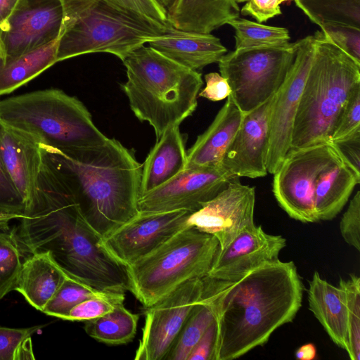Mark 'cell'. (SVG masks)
Masks as SVG:
<instances>
[{
  "mask_svg": "<svg viewBox=\"0 0 360 360\" xmlns=\"http://www.w3.org/2000/svg\"><path fill=\"white\" fill-rule=\"evenodd\" d=\"M163 7L166 8L170 0H157Z\"/></svg>",
  "mask_w": 360,
  "mask_h": 360,
  "instance_id": "50",
  "label": "cell"
},
{
  "mask_svg": "<svg viewBox=\"0 0 360 360\" xmlns=\"http://www.w3.org/2000/svg\"><path fill=\"white\" fill-rule=\"evenodd\" d=\"M239 178L220 167L184 169L172 179L140 196L139 212L178 210L195 212Z\"/></svg>",
  "mask_w": 360,
  "mask_h": 360,
  "instance_id": "15",
  "label": "cell"
},
{
  "mask_svg": "<svg viewBox=\"0 0 360 360\" xmlns=\"http://www.w3.org/2000/svg\"><path fill=\"white\" fill-rule=\"evenodd\" d=\"M0 157L27 208L37 192L41 163L39 143L30 134L0 120Z\"/></svg>",
  "mask_w": 360,
  "mask_h": 360,
  "instance_id": "19",
  "label": "cell"
},
{
  "mask_svg": "<svg viewBox=\"0 0 360 360\" xmlns=\"http://www.w3.org/2000/svg\"><path fill=\"white\" fill-rule=\"evenodd\" d=\"M360 130V86H357L345 103L330 142L340 141Z\"/></svg>",
  "mask_w": 360,
  "mask_h": 360,
  "instance_id": "39",
  "label": "cell"
},
{
  "mask_svg": "<svg viewBox=\"0 0 360 360\" xmlns=\"http://www.w3.org/2000/svg\"><path fill=\"white\" fill-rule=\"evenodd\" d=\"M340 233L345 241L360 251V192L350 200L340 222Z\"/></svg>",
  "mask_w": 360,
  "mask_h": 360,
  "instance_id": "40",
  "label": "cell"
},
{
  "mask_svg": "<svg viewBox=\"0 0 360 360\" xmlns=\"http://www.w3.org/2000/svg\"><path fill=\"white\" fill-rule=\"evenodd\" d=\"M248 0H235V1L237 3V4H239V3H242V2H246L248 1Z\"/></svg>",
  "mask_w": 360,
  "mask_h": 360,
  "instance_id": "52",
  "label": "cell"
},
{
  "mask_svg": "<svg viewBox=\"0 0 360 360\" xmlns=\"http://www.w3.org/2000/svg\"><path fill=\"white\" fill-rule=\"evenodd\" d=\"M203 290L204 277L193 278L145 307V324L135 359L165 360Z\"/></svg>",
  "mask_w": 360,
  "mask_h": 360,
  "instance_id": "11",
  "label": "cell"
},
{
  "mask_svg": "<svg viewBox=\"0 0 360 360\" xmlns=\"http://www.w3.org/2000/svg\"><path fill=\"white\" fill-rule=\"evenodd\" d=\"M303 284L292 261L266 262L235 281L204 277L203 297L214 311V360L237 359L267 342L300 309Z\"/></svg>",
  "mask_w": 360,
  "mask_h": 360,
  "instance_id": "2",
  "label": "cell"
},
{
  "mask_svg": "<svg viewBox=\"0 0 360 360\" xmlns=\"http://www.w3.org/2000/svg\"><path fill=\"white\" fill-rule=\"evenodd\" d=\"M6 63V56L4 54V50L0 44V72L4 67Z\"/></svg>",
  "mask_w": 360,
  "mask_h": 360,
  "instance_id": "49",
  "label": "cell"
},
{
  "mask_svg": "<svg viewBox=\"0 0 360 360\" xmlns=\"http://www.w3.org/2000/svg\"><path fill=\"white\" fill-rule=\"evenodd\" d=\"M63 18L62 0H19L0 29L6 61L57 40Z\"/></svg>",
  "mask_w": 360,
  "mask_h": 360,
  "instance_id": "14",
  "label": "cell"
},
{
  "mask_svg": "<svg viewBox=\"0 0 360 360\" xmlns=\"http://www.w3.org/2000/svg\"><path fill=\"white\" fill-rule=\"evenodd\" d=\"M26 204L8 176L0 157V231H8L9 222L23 217Z\"/></svg>",
  "mask_w": 360,
  "mask_h": 360,
  "instance_id": "35",
  "label": "cell"
},
{
  "mask_svg": "<svg viewBox=\"0 0 360 360\" xmlns=\"http://www.w3.org/2000/svg\"><path fill=\"white\" fill-rule=\"evenodd\" d=\"M286 240L280 235L266 233L261 226L246 229L226 248L219 249L206 276L235 281L253 269L278 259Z\"/></svg>",
  "mask_w": 360,
  "mask_h": 360,
  "instance_id": "18",
  "label": "cell"
},
{
  "mask_svg": "<svg viewBox=\"0 0 360 360\" xmlns=\"http://www.w3.org/2000/svg\"><path fill=\"white\" fill-rule=\"evenodd\" d=\"M235 30V49L274 46L289 42V31L285 27H274L236 18L227 23Z\"/></svg>",
  "mask_w": 360,
  "mask_h": 360,
  "instance_id": "31",
  "label": "cell"
},
{
  "mask_svg": "<svg viewBox=\"0 0 360 360\" xmlns=\"http://www.w3.org/2000/svg\"><path fill=\"white\" fill-rule=\"evenodd\" d=\"M68 276L49 252H34L22 262L15 290L42 311Z\"/></svg>",
  "mask_w": 360,
  "mask_h": 360,
  "instance_id": "26",
  "label": "cell"
},
{
  "mask_svg": "<svg viewBox=\"0 0 360 360\" xmlns=\"http://www.w3.org/2000/svg\"><path fill=\"white\" fill-rule=\"evenodd\" d=\"M319 27L338 22L360 28V0H293Z\"/></svg>",
  "mask_w": 360,
  "mask_h": 360,
  "instance_id": "29",
  "label": "cell"
},
{
  "mask_svg": "<svg viewBox=\"0 0 360 360\" xmlns=\"http://www.w3.org/2000/svg\"><path fill=\"white\" fill-rule=\"evenodd\" d=\"M205 87L198 94L200 97L212 101L226 98L231 94V88L227 80L217 72L205 75Z\"/></svg>",
  "mask_w": 360,
  "mask_h": 360,
  "instance_id": "43",
  "label": "cell"
},
{
  "mask_svg": "<svg viewBox=\"0 0 360 360\" xmlns=\"http://www.w3.org/2000/svg\"><path fill=\"white\" fill-rule=\"evenodd\" d=\"M58 39L6 61L0 72V96L13 92L57 63Z\"/></svg>",
  "mask_w": 360,
  "mask_h": 360,
  "instance_id": "27",
  "label": "cell"
},
{
  "mask_svg": "<svg viewBox=\"0 0 360 360\" xmlns=\"http://www.w3.org/2000/svg\"><path fill=\"white\" fill-rule=\"evenodd\" d=\"M193 212L178 210L167 212H139L102 238L110 255L126 266L148 254L178 231L189 227Z\"/></svg>",
  "mask_w": 360,
  "mask_h": 360,
  "instance_id": "13",
  "label": "cell"
},
{
  "mask_svg": "<svg viewBox=\"0 0 360 360\" xmlns=\"http://www.w3.org/2000/svg\"><path fill=\"white\" fill-rule=\"evenodd\" d=\"M296 55V43L235 49L218 61L233 101L246 115L271 98L283 84Z\"/></svg>",
  "mask_w": 360,
  "mask_h": 360,
  "instance_id": "9",
  "label": "cell"
},
{
  "mask_svg": "<svg viewBox=\"0 0 360 360\" xmlns=\"http://www.w3.org/2000/svg\"><path fill=\"white\" fill-rule=\"evenodd\" d=\"M30 337L25 339L18 347L14 360L34 359Z\"/></svg>",
  "mask_w": 360,
  "mask_h": 360,
  "instance_id": "46",
  "label": "cell"
},
{
  "mask_svg": "<svg viewBox=\"0 0 360 360\" xmlns=\"http://www.w3.org/2000/svg\"><path fill=\"white\" fill-rule=\"evenodd\" d=\"M276 1V3L280 5L281 4H282L283 2L284 1H289V0H275Z\"/></svg>",
  "mask_w": 360,
  "mask_h": 360,
  "instance_id": "51",
  "label": "cell"
},
{
  "mask_svg": "<svg viewBox=\"0 0 360 360\" xmlns=\"http://www.w3.org/2000/svg\"><path fill=\"white\" fill-rule=\"evenodd\" d=\"M15 233L22 249L49 252L70 276L104 292L129 290L126 267L102 245L71 191L42 160L35 198Z\"/></svg>",
  "mask_w": 360,
  "mask_h": 360,
  "instance_id": "1",
  "label": "cell"
},
{
  "mask_svg": "<svg viewBox=\"0 0 360 360\" xmlns=\"http://www.w3.org/2000/svg\"><path fill=\"white\" fill-rule=\"evenodd\" d=\"M127 81L122 88L129 106L141 122L153 128L156 140L195 110L202 75L165 56L150 46L136 49L122 60Z\"/></svg>",
  "mask_w": 360,
  "mask_h": 360,
  "instance_id": "4",
  "label": "cell"
},
{
  "mask_svg": "<svg viewBox=\"0 0 360 360\" xmlns=\"http://www.w3.org/2000/svg\"><path fill=\"white\" fill-rule=\"evenodd\" d=\"M316 356V347L311 344L308 343L300 347L295 352V357L300 360H312Z\"/></svg>",
  "mask_w": 360,
  "mask_h": 360,
  "instance_id": "48",
  "label": "cell"
},
{
  "mask_svg": "<svg viewBox=\"0 0 360 360\" xmlns=\"http://www.w3.org/2000/svg\"><path fill=\"white\" fill-rule=\"evenodd\" d=\"M243 116L229 95L211 124L187 152L184 169L219 167Z\"/></svg>",
  "mask_w": 360,
  "mask_h": 360,
  "instance_id": "21",
  "label": "cell"
},
{
  "mask_svg": "<svg viewBox=\"0 0 360 360\" xmlns=\"http://www.w3.org/2000/svg\"><path fill=\"white\" fill-rule=\"evenodd\" d=\"M39 147L43 160L101 238L139 212L142 165L119 141L108 138L101 145L68 149Z\"/></svg>",
  "mask_w": 360,
  "mask_h": 360,
  "instance_id": "3",
  "label": "cell"
},
{
  "mask_svg": "<svg viewBox=\"0 0 360 360\" xmlns=\"http://www.w3.org/2000/svg\"><path fill=\"white\" fill-rule=\"evenodd\" d=\"M240 11L242 15L252 16L260 23L282 13L275 0H248Z\"/></svg>",
  "mask_w": 360,
  "mask_h": 360,
  "instance_id": "42",
  "label": "cell"
},
{
  "mask_svg": "<svg viewBox=\"0 0 360 360\" xmlns=\"http://www.w3.org/2000/svg\"><path fill=\"white\" fill-rule=\"evenodd\" d=\"M139 319L138 314L120 303L104 315L84 321V330L90 337L101 342L124 345L134 339Z\"/></svg>",
  "mask_w": 360,
  "mask_h": 360,
  "instance_id": "28",
  "label": "cell"
},
{
  "mask_svg": "<svg viewBox=\"0 0 360 360\" xmlns=\"http://www.w3.org/2000/svg\"><path fill=\"white\" fill-rule=\"evenodd\" d=\"M359 182L360 171L342 155L326 167L318 176L314 189V205L319 221L335 218Z\"/></svg>",
  "mask_w": 360,
  "mask_h": 360,
  "instance_id": "23",
  "label": "cell"
},
{
  "mask_svg": "<svg viewBox=\"0 0 360 360\" xmlns=\"http://www.w3.org/2000/svg\"><path fill=\"white\" fill-rule=\"evenodd\" d=\"M87 283L68 276L42 312L66 320L71 309L82 302L103 293Z\"/></svg>",
  "mask_w": 360,
  "mask_h": 360,
  "instance_id": "32",
  "label": "cell"
},
{
  "mask_svg": "<svg viewBox=\"0 0 360 360\" xmlns=\"http://www.w3.org/2000/svg\"><path fill=\"white\" fill-rule=\"evenodd\" d=\"M186 156L179 127L168 128L156 140L142 165L140 196L163 185L184 170Z\"/></svg>",
  "mask_w": 360,
  "mask_h": 360,
  "instance_id": "25",
  "label": "cell"
},
{
  "mask_svg": "<svg viewBox=\"0 0 360 360\" xmlns=\"http://www.w3.org/2000/svg\"><path fill=\"white\" fill-rule=\"evenodd\" d=\"M342 153L332 142L289 150L274 174L272 191L279 206L303 223L319 221L314 189L319 174Z\"/></svg>",
  "mask_w": 360,
  "mask_h": 360,
  "instance_id": "10",
  "label": "cell"
},
{
  "mask_svg": "<svg viewBox=\"0 0 360 360\" xmlns=\"http://www.w3.org/2000/svg\"><path fill=\"white\" fill-rule=\"evenodd\" d=\"M320 27L326 39L360 63V28L338 22H326Z\"/></svg>",
  "mask_w": 360,
  "mask_h": 360,
  "instance_id": "37",
  "label": "cell"
},
{
  "mask_svg": "<svg viewBox=\"0 0 360 360\" xmlns=\"http://www.w3.org/2000/svg\"><path fill=\"white\" fill-rule=\"evenodd\" d=\"M62 1L63 18L57 62L91 53H111L123 60L170 27H159L104 0Z\"/></svg>",
  "mask_w": 360,
  "mask_h": 360,
  "instance_id": "6",
  "label": "cell"
},
{
  "mask_svg": "<svg viewBox=\"0 0 360 360\" xmlns=\"http://www.w3.org/2000/svg\"><path fill=\"white\" fill-rule=\"evenodd\" d=\"M19 0H0V29L14 11Z\"/></svg>",
  "mask_w": 360,
  "mask_h": 360,
  "instance_id": "47",
  "label": "cell"
},
{
  "mask_svg": "<svg viewBox=\"0 0 360 360\" xmlns=\"http://www.w3.org/2000/svg\"><path fill=\"white\" fill-rule=\"evenodd\" d=\"M218 248L215 236L185 228L125 266L129 290L149 307L186 281L206 276Z\"/></svg>",
  "mask_w": 360,
  "mask_h": 360,
  "instance_id": "8",
  "label": "cell"
},
{
  "mask_svg": "<svg viewBox=\"0 0 360 360\" xmlns=\"http://www.w3.org/2000/svg\"><path fill=\"white\" fill-rule=\"evenodd\" d=\"M314 36V56L300 96L290 150L330 142L345 103L360 86V63L321 31Z\"/></svg>",
  "mask_w": 360,
  "mask_h": 360,
  "instance_id": "5",
  "label": "cell"
},
{
  "mask_svg": "<svg viewBox=\"0 0 360 360\" xmlns=\"http://www.w3.org/2000/svg\"><path fill=\"white\" fill-rule=\"evenodd\" d=\"M339 286L345 294L347 309V349L352 360L360 359V278L351 274L340 278Z\"/></svg>",
  "mask_w": 360,
  "mask_h": 360,
  "instance_id": "34",
  "label": "cell"
},
{
  "mask_svg": "<svg viewBox=\"0 0 360 360\" xmlns=\"http://www.w3.org/2000/svg\"><path fill=\"white\" fill-rule=\"evenodd\" d=\"M21 257L15 233L0 231V300L15 288L22 264Z\"/></svg>",
  "mask_w": 360,
  "mask_h": 360,
  "instance_id": "33",
  "label": "cell"
},
{
  "mask_svg": "<svg viewBox=\"0 0 360 360\" xmlns=\"http://www.w3.org/2000/svg\"><path fill=\"white\" fill-rule=\"evenodd\" d=\"M161 27H169L166 9L157 0H104Z\"/></svg>",
  "mask_w": 360,
  "mask_h": 360,
  "instance_id": "38",
  "label": "cell"
},
{
  "mask_svg": "<svg viewBox=\"0 0 360 360\" xmlns=\"http://www.w3.org/2000/svg\"><path fill=\"white\" fill-rule=\"evenodd\" d=\"M124 292H103L73 307L66 320L86 321L96 319L112 311L117 304L124 303Z\"/></svg>",
  "mask_w": 360,
  "mask_h": 360,
  "instance_id": "36",
  "label": "cell"
},
{
  "mask_svg": "<svg viewBox=\"0 0 360 360\" xmlns=\"http://www.w3.org/2000/svg\"><path fill=\"white\" fill-rule=\"evenodd\" d=\"M0 120L59 149L94 146L108 139L82 102L57 89L0 101Z\"/></svg>",
  "mask_w": 360,
  "mask_h": 360,
  "instance_id": "7",
  "label": "cell"
},
{
  "mask_svg": "<svg viewBox=\"0 0 360 360\" xmlns=\"http://www.w3.org/2000/svg\"><path fill=\"white\" fill-rule=\"evenodd\" d=\"M165 9L172 27L205 34L238 18L240 11L235 0H170Z\"/></svg>",
  "mask_w": 360,
  "mask_h": 360,
  "instance_id": "22",
  "label": "cell"
},
{
  "mask_svg": "<svg viewBox=\"0 0 360 360\" xmlns=\"http://www.w3.org/2000/svg\"><path fill=\"white\" fill-rule=\"evenodd\" d=\"M217 335L215 320L191 350L188 360H214Z\"/></svg>",
  "mask_w": 360,
  "mask_h": 360,
  "instance_id": "44",
  "label": "cell"
},
{
  "mask_svg": "<svg viewBox=\"0 0 360 360\" xmlns=\"http://www.w3.org/2000/svg\"><path fill=\"white\" fill-rule=\"evenodd\" d=\"M295 43L294 62L276 93L269 116L266 169L272 174L290 148L299 101L314 56L315 38L314 34L308 35Z\"/></svg>",
  "mask_w": 360,
  "mask_h": 360,
  "instance_id": "12",
  "label": "cell"
},
{
  "mask_svg": "<svg viewBox=\"0 0 360 360\" xmlns=\"http://www.w3.org/2000/svg\"><path fill=\"white\" fill-rule=\"evenodd\" d=\"M255 187L242 184L239 178L211 200L193 212L189 226L215 236L219 249L226 248L246 229L254 226Z\"/></svg>",
  "mask_w": 360,
  "mask_h": 360,
  "instance_id": "16",
  "label": "cell"
},
{
  "mask_svg": "<svg viewBox=\"0 0 360 360\" xmlns=\"http://www.w3.org/2000/svg\"><path fill=\"white\" fill-rule=\"evenodd\" d=\"M275 95L244 115L219 165L226 172L238 177L251 179L266 175L269 121Z\"/></svg>",
  "mask_w": 360,
  "mask_h": 360,
  "instance_id": "17",
  "label": "cell"
},
{
  "mask_svg": "<svg viewBox=\"0 0 360 360\" xmlns=\"http://www.w3.org/2000/svg\"><path fill=\"white\" fill-rule=\"evenodd\" d=\"M43 326L13 328L0 326V360H14L20 343L39 330Z\"/></svg>",
  "mask_w": 360,
  "mask_h": 360,
  "instance_id": "41",
  "label": "cell"
},
{
  "mask_svg": "<svg viewBox=\"0 0 360 360\" xmlns=\"http://www.w3.org/2000/svg\"><path fill=\"white\" fill-rule=\"evenodd\" d=\"M148 44L179 65L198 72L218 63L227 52L220 39L210 33L186 32L172 26Z\"/></svg>",
  "mask_w": 360,
  "mask_h": 360,
  "instance_id": "20",
  "label": "cell"
},
{
  "mask_svg": "<svg viewBox=\"0 0 360 360\" xmlns=\"http://www.w3.org/2000/svg\"><path fill=\"white\" fill-rule=\"evenodd\" d=\"M214 320L212 307L202 294V299L189 315L165 360H188L191 350Z\"/></svg>",
  "mask_w": 360,
  "mask_h": 360,
  "instance_id": "30",
  "label": "cell"
},
{
  "mask_svg": "<svg viewBox=\"0 0 360 360\" xmlns=\"http://www.w3.org/2000/svg\"><path fill=\"white\" fill-rule=\"evenodd\" d=\"M333 143L345 159L360 171V130Z\"/></svg>",
  "mask_w": 360,
  "mask_h": 360,
  "instance_id": "45",
  "label": "cell"
},
{
  "mask_svg": "<svg viewBox=\"0 0 360 360\" xmlns=\"http://www.w3.org/2000/svg\"><path fill=\"white\" fill-rule=\"evenodd\" d=\"M309 309L339 347L347 349V309L345 294L314 271L307 291Z\"/></svg>",
  "mask_w": 360,
  "mask_h": 360,
  "instance_id": "24",
  "label": "cell"
}]
</instances>
